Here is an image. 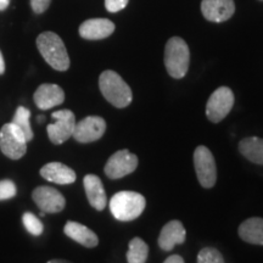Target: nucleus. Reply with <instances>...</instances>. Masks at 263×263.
<instances>
[{
	"label": "nucleus",
	"instance_id": "31",
	"mask_svg": "<svg viewBox=\"0 0 263 263\" xmlns=\"http://www.w3.org/2000/svg\"><path fill=\"white\" fill-rule=\"evenodd\" d=\"M47 263H72V262L66 261V259H59V258H57V259H51V261H49Z\"/></svg>",
	"mask_w": 263,
	"mask_h": 263
},
{
	"label": "nucleus",
	"instance_id": "1",
	"mask_svg": "<svg viewBox=\"0 0 263 263\" xmlns=\"http://www.w3.org/2000/svg\"><path fill=\"white\" fill-rule=\"evenodd\" d=\"M99 88L104 98L117 108L127 107L133 100V94H132L129 85L115 71L107 70L100 74Z\"/></svg>",
	"mask_w": 263,
	"mask_h": 263
},
{
	"label": "nucleus",
	"instance_id": "22",
	"mask_svg": "<svg viewBox=\"0 0 263 263\" xmlns=\"http://www.w3.org/2000/svg\"><path fill=\"white\" fill-rule=\"evenodd\" d=\"M11 123L24 134L27 143L33 139L34 134H33L31 127V111L28 108H26L25 106H18Z\"/></svg>",
	"mask_w": 263,
	"mask_h": 263
},
{
	"label": "nucleus",
	"instance_id": "32",
	"mask_svg": "<svg viewBox=\"0 0 263 263\" xmlns=\"http://www.w3.org/2000/svg\"><path fill=\"white\" fill-rule=\"evenodd\" d=\"M44 121V116H38V122H43Z\"/></svg>",
	"mask_w": 263,
	"mask_h": 263
},
{
	"label": "nucleus",
	"instance_id": "29",
	"mask_svg": "<svg viewBox=\"0 0 263 263\" xmlns=\"http://www.w3.org/2000/svg\"><path fill=\"white\" fill-rule=\"evenodd\" d=\"M5 72V61L4 58H3L2 51H0V74H3Z\"/></svg>",
	"mask_w": 263,
	"mask_h": 263
},
{
	"label": "nucleus",
	"instance_id": "8",
	"mask_svg": "<svg viewBox=\"0 0 263 263\" xmlns=\"http://www.w3.org/2000/svg\"><path fill=\"white\" fill-rule=\"evenodd\" d=\"M55 122L47 127L48 137L52 144L61 145L73 134L76 126V116L71 110H59L51 114Z\"/></svg>",
	"mask_w": 263,
	"mask_h": 263
},
{
	"label": "nucleus",
	"instance_id": "10",
	"mask_svg": "<svg viewBox=\"0 0 263 263\" xmlns=\"http://www.w3.org/2000/svg\"><path fill=\"white\" fill-rule=\"evenodd\" d=\"M106 132V122L100 116H88L76 122L72 138L82 144L93 143L103 138Z\"/></svg>",
	"mask_w": 263,
	"mask_h": 263
},
{
	"label": "nucleus",
	"instance_id": "27",
	"mask_svg": "<svg viewBox=\"0 0 263 263\" xmlns=\"http://www.w3.org/2000/svg\"><path fill=\"white\" fill-rule=\"evenodd\" d=\"M51 0H31V6L35 14H43L49 8Z\"/></svg>",
	"mask_w": 263,
	"mask_h": 263
},
{
	"label": "nucleus",
	"instance_id": "23",
	"mask_svg": "<svg viewBox=\"0 0 263 263\" xmlns=\"http://www.w3.org/2000/svg\"><path fill=\"white\" fill-rule=\"evenodd\" d=\"M22 223H24L26 230L33 236H39L43 234L44 226H43L41 219L35 215H33L32 212L24 213V216H22Z\"/></svg>",
	"mask_w": 263,
	"mask_h": 263
},
{
	"label": "nucleus",
	"instance_id": "9",
	"mask_svg": "<svg viewBox=\"0 0 263 263\" xmlns=\"http://www.w3.org/2000/svg\"><path fill=\"white\" fill-rule=\"evenodd\" d=\"M138 163H139V160L136 154L130 153L127 149L118 150L107 160L104 167V172L107 178L121 179L133 173L137 170Z\"/></svg>",
	"mask_w": 263,
	"mask_h": 263
},
{
	"label": "nucleus",
	"instance_id": "6",
	"mask_svg": "<svg viewBox=\"0 0 263 263\" xmlns=\"http://www.w3.org/2000/svg\"><path fill=\"white\" fill-rule=\"evenodd\" d=\"M234 93L228 87H219L207 100L206 116L212 123L222 122L234 106Z\"/></svg>",
	"mask_w": 263,
	"mask_h": 263
},
{
	"label": "nucleus",
	"instance_id": "17",
	"mask_svg": "<svg viewBox=\"0 0 263 263\" xmlns=\"http://www.w3.org/2000/svg\"><path fill=\"white\" fill-rule=\"evenodd\" d=\"M41 176L48 182L67 185L76 182V172L61 162H50L44 164L41 168Z\"/></svg>",
	"mask_w": 263,
	"mask_h": 263
},
{
	"label": "nucleus",
	"instance_id": "20",
	"mask_svg": "<svg viewBox=\"0 0 263 263\" xmlns=\"http://www.w3.org/2000/svg\"><path fill=\"white\" fill-rule=\"evenodd\" d=\"M238 150L250 162L263 166V138H244L239 141Z\"/></svg>",
	"mask_w": 263,
	"mask_h": 263
},
{
	"label": "nucleus",
	"instance_id": "12",
	"mask_svg": "<svg viewBox=\"0 0 263 263\" xmlns=\"http://www.w3.org/2000/svg\"><path fill=\"white\" fill-rule=\"evenodd\" d=\"M186 230L184 228L183 223L177 219H173L163 226L161 229L157 244L162 251L170 252L174 249V246L182 245L185 242Z\"/></svg>",
	"mask_w": 263,
	"mask_h": 263
},
{
	"label": "nucleus",
	"instance_id": "15",
	"mask_svg": "<svg viewBox=\"0 0 263 263\" xmlns=\"http://www.w3.org/2000/svg\"><path fill=\"white\" fill-rule=\"evenodd\" d=\"M115 31V24L107 18H90L84 21L80 27L82 38L88 41H99L110 37Z\"/></svg>",
	"mask_w": 263,
	"mask_h": 263
},
{
	"label": "nucleus",
	"instance_id": "5",
	"mask_svg": "<svg viewBox=\"0 0 263 263\" xmlns=\"http://www.w3.org/2000/svg\"><path fill=\"white\" fill-rule=\"evenodd\" d=\"M194 167L196 177L202 188L211 189L217 182V166L211 150L200 145L194 151Z\"/></svg>",
	"mask_w": 263,
	"mask_h": 263
},
{
	"label": "nucleus",
	"instance_id": "7",
	"mask_svg": "<svg viewBox=\"0 0 263 263\" xmlns=\"http://www.w3.org/2000/svg\"><path fill=\"white\" fill-rule=\"evenodd\" d=\"M0 149L11 160H20L27 153V141L24 134L11 122L0 129Z\"/></svg>",
	"mask_w": 263,
	"mask_h": 263
},
{
	"label": "nucleus",
	"instance_id": "19",
	"mask_svg": "<svg viewBox=\"0 0 263 263\" xmlns=\"http://www.w3.org/2000/svg\"><path fill=\"white\" fill-rule=\"evenodd\" d=\"M238 234L242 241L251 245L263 246V218L251 217L244 221L238 228Z\"/></svg>",
	"mask_w": 263,
	"mask_h": 263
},
{
	"label": "nucleus",
	"instance_id": "2",
	"mask_svg": "<svg viewBox=\"0 0 263 263\" xmlns=\"http://www.w3.org/2000/svg\"><path fill=\"white\" fill-rule=\"evenodd\" d=\"M37 47L44 60L57 71H67L70 57L62 39L54 32H44L38 35Z\"/></svg>",
	"mask_w": 263,
	"mask_h": 263
},
{
	"label": "nucleus",
	"instance_id": "28",
	"mask_svg": "<svg viewBox=\"0 0 263 263\" xmlns=\"http://www.w3.org/2000/svg\"><path fill=\"white\" fill-rule=\"evenodd\" d=\"M163 263H185L184 262V258L179 255H172L168 256L166 259H164Z\"/></svg>",
	"mask_w": 263,
	"mask_h": 263
},
{
	"label": "nucleus",
	"instance_id": "26",
	"mask_svg": "<svg viewBox=\"0 0 263 263\" xmlns=\"http://www.w3.org/2000/svg\"><path fill=\"white\" fill-rule=\"evenodd\" d=\"M129 0H105V6L110 12H118L126 8Z\"/></svg>",
	"mask_w": 263,
	"mask_h": 263
},
{
	"label": "nucleus",
	"instance_id": "3",
	"mask_svg": "<svg viewBox=\"0 0 263 263\" xmlns=\"http://www.w3.org/2000/svg\"><path fill=\"white\" fill-rule=\"evenodd\" d=\"M146 200L141 194L129 190L118 192L111 197L110 211L117 221L130 222L144 212Z\"/></svg>",
	"mask_w": 263,
	"mask_h": 263
},
{
	"label": "nucleus",
	"instance_id": "30",
	"mask_svg": "<svg viewBox=\"0 0 263 263\" xmlns=\"http://www.w3.org/2000/svg\"><path fill=\"white\" fill-rule=\"evenodd\" d=\"M10 4V0H0V10H5Z\"/></svg>",
	"mask_w": 263,
	"mask_h": 263
},
{
	"label": "nucleus",
	"instance_id": "13",
	"mask_svg": "<svg viewBox=\"0 0 263 263\" xmlns=\"http://www.w3.org/2000/svg\"><path fill=\"white\" fill-rule=\"evenodd\" d=\"M201 11L203 17L212 22H224L235 11L233 0H202Z\"/></svg>",
	"mask_w": 263,
	"mask_h": 263
},
{
	"label": "nucleus",
	"instance_id": "14",
	"mask_svg": "<svg viewBox=\"0 0 263 263\" xmlns=\"http://www.w3.org/2000/svg\"><path fill=\"white\" fill-rule=\"evenodd\" d=\"M34 104L41 110H49L55 106H59L65 101V91L58 84H42L35 90Z\"/></svg>",
	"mask_w": 263,
	"mask_h": 263
},
{
	"label": "nucleus",
	"instance_id": "24",
	"mask_svg": "<svg viewBox=\"0 0 263 263\" xmlns=\"http://www.w3.org/2000/svg\"><path fill=\"white\" fill-rule=\"evenodd\" d=\"M197 263H226L224 257L216 248H203L197 254Z\"/></svg>",
	"mask_w": 263,
	"mask_h": 263
},
{
	"label": "nucleus",
	"instance_id": "4",
	"mask_svg": "<svg viewBox=\"0 0 263 263\" xmlns=\"http://www.w3.org/2000/svg\"><path fill=\"white\" fill-rule=\"evenodd\" d=\"M190 62L189 47L184 39L172 37L164 48V66L171 77L180 80L186 74Z\"/></svg>",
	"mask_w": 263,
	"mask_h": 263
},
{
	"label": "nucleus",
	"instance_id": "21",
	"mask_svg": "<svg viewBox=\"0 0 263 263\" xmlns=\"http://www.w3.org/2000/svg\"><path fill=\"white\" fill-rule=\"evenodd\" d=\"M149 257V246L143 239L133 238L128 244L127 262L128 263H146Z\"/></svg>",
	"mask_w": 263,
	"mask_h": 263
},
{
	"label": "nucleus",
	"instance_id": "11",
	"mask_svg": "<svg viewBox=\"0 0 263 263\" xmlns=\"http://www.w3.org/2000/svg\"><path fill=\"white\" fill-rule=\"evenodd\" d=\"M32 199L44 213H59L65 209L66 200L58 189L42 185L33 190Z\"/></svg>",
	"mask_w": 263,
	"mask_h": 263
},
{
	"label": "nucleus",
	"instance_id": "25",
	"mask_svg": "<svg viewBox=\"0 0 263 263\" xmlns=\"http://www.w3.org/2000/svg\"><path fill=\"white\" fill-rule=\"evenodd\" d=\"M17 194L15 183L10 179L0 180V201L12 199Z\"/></svg>",
	"mask_w": 263,
	"mask_h": 263
},
{
	"label": "nucleus",
	"instance_id": "16",
	"mask_svg": "<svg viewBox=\"0 0 263 263\" xmlns=\"http://www.w3.org/2000/svg\"><path fill=\"white\" fill-rule=\"evenodd\" d=\"M83 185L90 206L97 211H103L107 206V196L101 179L95 174H87L83 179Z\"/></svg>",
	"mask_w": 263,
	"mask_h": 263
},
{
	"label": "nucleus",
	"instance_id": "33",
	"mask_svg": "<svg viewBox=\"0 0 263 263\" xmlns=\"http://www.w3.org/2000/svg\"><path fill=\"white\" fill-rule=\"evenodd\" d=\"M262 2H263V0H262Z\"/></svg>",
	"mask_w": 263,
	"mask_h": 263
},
{
	"label": "nucleus",
	"instance_id": "18",
	"mask_svg": "<svg viewBox=\"0 0 263 263\" xmlns=\"http://www.w3.org/2000/svg\"><path fill=\"white\" fill-rule=\"evenodd\" d=\"M64 233L68 238L88 249H93L99 244V238L93 230L78 222L68 221L64 227Z\"/></svg>",
	"mask_w": 263,
	"mask_h": 263
}]
</instances>
